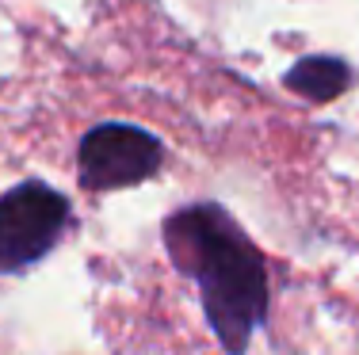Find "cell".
Instances as JSON below:
<instances>
[{
    "label": "cell",
    "instance_id": "6da1fadb",
    "mask_svg": "<svg viewBox=\"0 0 359 355\" xmlns=\"http://www.w3.org/2000/svg\"><path fill=\"white\" fill-rule=\"evenodd\" d=\"M161 241L180 275L199 286L203 317L226 355H245L252 336L271 317L268 260L215 199L172 210L161 225Z\"/></svg>",
    "mask_w": 359,
    "mask_h": 355
},
{
    "label": "cell",
    "instance_id": "7a4b0ae2",
    "mask_svg": "<svg viewBox=\"0 0 359 355\" xmlns=\"http://www.w3.org/2000/svg\"><path fill=\"white\" fill-rule=\"evenodd\" d=\"M73 202L46 180H23L0 195V275H23L62 244Z\"/></svg>",
    "mask_w": 359,
    "mask_h": 355
},
{
    "label": "cell",
    "instance_id": "3957f363",
    "mask_svg": "<svg viewBox=\"0 0 359 355\" xmlns=\"http://www.w3.org/2000/svg\"><path fill=\"white\" fill-rule=\"evenodd\" d=\"M165 165V141L134 123H100L76 146V180L92 195L138 188Z\"/></svg>",
    "mask_w": 359,
    "mask_h": 355
},
{
    "label": "cell",
    "instance_id": "277c9868",
    "mask_svg": "<svg viewBox=\"0 0 359 355\" xmlns=\"http://www.w3.org/2000/svg\"><path fill=\"white\" fill-rule=\"evenodd\" d=\"M352 65L344 57H332V54H310V57H298L294 65L287 69L283 84L294 96L310 99V104H332L337 96H344L352 88Z\"/></svg>",
    "mask_w": 359,
    "mask_h": 355
}]
</instances>
